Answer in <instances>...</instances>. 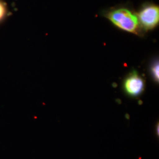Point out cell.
I'll use <instances>...</instances> for the list:
<instances>
[{"label":"cell","mask_w":159,"mask_h":159,"mask_svg":"<svg viewBox=\"0 0 159 159\" xmlns=\"http://www.w3.org/2000/svg\"><path fill=\"white\" fill-rule=\"evenodd\" d=\"M102 15L116 28L140 37L143 36L136 12L129 7L118 6L110 8L103 10Z\"/></svg>","instance_id":"cell-1"},{"label":"cell","mask_w":159,"mask_h":159,"mask_svg":"<svg viewBox=\"0 0 159 159\" xmlns=\"http://www.w3.org/2000/svg\"><path fill=\"white\" fill-rule=\"evenodd\" d=\"M140 27L144 33L152 31L159 24V7L153 2L143 3L136 12Z\"/></svg>","instance_id":"cell-2"},{"label":"cell","mask_w":159,"mask_h":159,"mask_svg":"<svg viewBox=\"0 0 159 159\" xmlns=\"http://www.w3.org/2000/svg\"><path fill=\"white\" fill-rule=\"evenodd\" d=\"M121 87L125 95L131 98H137L144 91L145 80L137 70H133L125 77Z\"/></svg>","instance_id":"cell-3"},{"label":"cell","mask_w":159,"mask_h":159,"mask_svg":"<svg viewBox=\"0 0 159 159\" xmlns=\"http://www.w3.org/2000/svg\"><path fill=\"white\" fill-rule=\"evenodd\" d=\"M159 59L158 58H154L153 59L150 61L149 67H148V71L149 73L155 83H159Z\"/></svg>","instance_id":"cell-4"},{"label":"cell","mask_w":159,"mask_h":159,"mask_svg":"<svg viewBox=\"0 0 159 159\" xmlns=\"http://www.w3.org/2000/svg\"><path fill=\"white\" fill-rule=\"evenodd\" d=\"M10 14L7 3L4 0H0V25L6 21Z\"/></svg>","instance_id":"cell-5"},{"label":"cell","mask_w":159,"mask_h":159,"mask_svg":"<svg viewBox=\"0 0 159 159\" xmlns=\"http://www.w3.org/2000/svg\"><path fill=\"white\" fill-rule=\"evenodd\" d=\"M156 133H157V135L159 134V124L157 125V126L156 127Z\"/></svg>","instance_id":"cell-6"}]
</instances>
